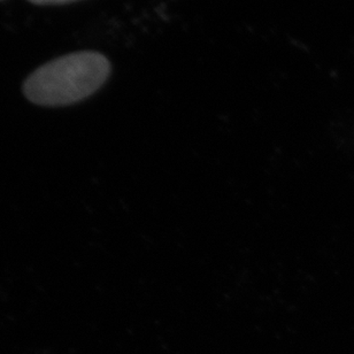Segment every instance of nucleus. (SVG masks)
I'll use <instances>...</instances> for the list:
<instances>
[{
  "label": "nucleus",
  "mask_w": 354,
  "mask_h": 354,
  "mask_svg": "<svg viewBox=\"0 0 354 354\" xmlns=\"http://www.w3.org/2000/svg\"><path fill=\"white\" fill-rule=\"evenodd\" d=\"M109 71L111 66L104 55L73 53L32 73L24 84V93L38 105H69L97 91L109 77Z\"/></svg>",
  "instance_id": "f257e3e1"
},
{
  "label": "nucleus",
  "mask_w": 354,
  "mask_h": 354,
  "mask_svg": "<svg viewBox=\"0 0 354 354\" xmlns=\"http://www.w3.org/2000/svg\"><path fill=\"white\" fill-rule=\"evenodd\" d=\"M35 3H64L74 1V0H30Z\"/></svg>",
  "instance_id": "f03ea898"
}]
</instances>
